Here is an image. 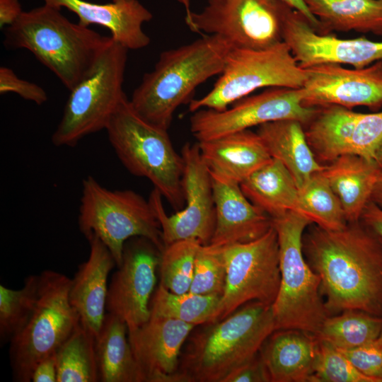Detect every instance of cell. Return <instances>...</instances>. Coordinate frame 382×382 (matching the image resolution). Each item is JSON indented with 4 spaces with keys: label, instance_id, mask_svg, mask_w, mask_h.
Listing matches in <instances>:
<instances>
[{
    "label": "cell",
    "instance_id": "6da1fadb",
    "mask_svg": "<svg viewBox=\"0 0 382 382\" xmlns=\"http://www.w3.org/2000/svg\"><path fill=\"white\" fill-rule=\"evenodd\" d=\"M302 245L330 316L356 309L382 317V239L372 229L361 220L340 230L311 224Z\"/></svg>",
    "mask_w": 382,
    "mask_h": 382
},
{
    "label": "cell",
    "instance_id": "7a4b0ae2",
    "mask_svg": "<svg viewBox=\"0 0 382 382\" xmlns=\"http://www.w3.org/2000/svg\"><path fill=\"white\" fill-rule=\"evenodd\" d=\"M233 48L224 38L207 35L163 51L133 91L132 108L149 123L168 130L175 110L190 100L196 88L222 73Z\"/></svg>",
    "mask_w": 382,
    "mask_h": 382
},
{
    "label": "cell",
    "instance_id": "3957f363",
    "mask_svg": "<svg viewBox=\"0 0 382 382\" xmlns=\"http://www.w3.org/2000/svg\"><path fill=\"white\" fill-rule=\"evenodd\" d=\"M274 330L272 305L257 301L205 324L187 337L180 359L182 382H222L233 369L257 354Z\"/></svg>",
    "mask_w": 382,
    "mask_h": 382
},
{
    "label": "cell",
    "instance_id": "277c9868",
    "mask_svg": "<svg viewBox=\"0 0 382 382\" xmlns=\"http://www.w3.org/2000/svg\"><path fill=\"white\" fill-rule=\"evenodd\" d=\"M8 49H26L71 91L90 71L112 40L71 22L61 9L45 4L4 30Z\"/></svg>",
    "mask_w": 382,
    "mask_h": 382
},
{
    "label": "cell",
    "instance_id": "5b68a950",
    "mask_svg": "<svg viewBox=\"0 0 382 382\" xmlns=\"http://www.w3.org/2000/svg\"><path fill=\"white\" fill-rule=\"evenodd\" d=\"M105 130L125 168L132 175L151 182L175 210L182 209L185 203L182 185L183 160L175 149L168 130L141 117L127 97Z\"/></svg>",
    "mask_w": 382,
    "mask_h": 382
},
{
    "label": "cell",
    "instance_id": "8992f818",
    "mask_svg": "<svg viewBox=\"0 0 382 382\" xmlns=\"http://www.w3.org/2000/svg\"><path fill=\"white\" fill-rule=\"evenodd\" d=\"M310 220L290 211L272 219L279 243L280 284L272 303L276 330L296 329L316 335L330 316L320 279L307 262L302 239Z\"/></svg>",
    "mask_w": 382,
    "mask_h": 382
},
{
    "label": "cell",
    "instance_id": "52a82bcc",
    "mask_svg": "<svg viewBox=\"0 0 382 382\" xmlns=\"http://www.w3.org/2000/svg\"><path fill=\"white\" fill-rule=\"evenodd\" d=\"M78 223L87 238L96 236L108 248L118 267L124 245L144 237L161 252L165 248L158 220L148 200L131 190H109L88 175L83 180Z\"/></svg>",
    "mask_w": 382,
    "mask_h": 382
},
{
    "label": "cell",
    "instance_id": "ba28073f",
    "mask_svg": "<svg viewBox=\"0 0 382 382\" xmlns=\"http://www.w3.org/2000/svg\"><path fill=\"white\" fill-rule=\"evenodd\" d=\"M127 51L112 38L90 71L70 91L52 136L54 146H74L86 136L106 129L126 98L122 85Z\"/></svg>",
    "mask_w": 382,
    "mask_h": 382
},
{
    "label": "cell",
    "instance_id": "9c48e42d",
    "mask_svg": "<svg viewBox=\"0 0 382 382\" xmlns=\"http://www.w3.org/2000/svg\"><path fill=\"white\" fill-rule=\"evenodd\" d=\"M40 275L39 296L33 312L23 329L10 342L15 381H31L35 365L54 354L80 323L69 301L71 279L52 270H45Z\"/></svg>",
    "mask_w": 382,
    "mask_h": 382
},
{
    "label": "cell",
    "instance_id": "30bf717a",
    "mask_svg": "<svg viewBox=\"0 0 382 382\" xmlns=\"http://www.w3.org/2000/svg\"><path fill=\"white\" fill-rule=\"evenodd\" d=\"M212 90L191 100L189 110L222 111L260 88H301L306 80L301 68L284 42L262 50L233 48Z\"/></svg>",
    "mask_w": 382,
    "mask_h": 382
},
{
    "label": "cell",
    "instance_id": "8fae6325",
    "mask_svg": "<svg viewBox=\"0 0 382 382\" xmlns=\"http://www.w3.org/2000/svg\"><path fill=\"white\" fill-rule=\"evenodd\" d=\"M286 6L279 0H209L185 20L192 31L220 36L233 48L262 50L283 41Z\"/></svg>",
    "mask_w": 382,
    "mask_h": 382
},
{
    "label": "cell",
    "instance_id": "7c38bea8",
    "mask_svg": "<svg viewBox=\"0 0 382 382\" xmlns=\"http://www.w3.org/2000/svg\"><path fill=\"white\" fill-rule=\"evenodd\" d=\"M220 247L226 265V279L215 321L250 301L272 305L280 284L279 243L273 225L254 241Z\"/></svg>",
    "mask_w": 382,
    "mask_h": 382
},
{
    "label": "cell",
    "instance_id": "4fadbf2b",
    "mask_svg": "<svg viewBox=\"0 0 382 382\" xmlns=\"http://www.w3.org/2000/svg\"><path fill=\"white\" fill-rule=\"evenodd\" d=\"M181 156L185 207L168 215L162 202L163 197L155 188L149 201L160 224L165 246L186 239H197L202 245H208L216 223L212 176L202 158L198 142L184 144Z\"/></svg>",
    "mask_w": 382,
    "mask_h": 382
},
{
    "label": "cell",
    "instance_id": "5bb4252c",
    "mask_svg": "<svg viewBox=\"0 0 382 382\" xmlns=\"http://www.w3.org/2000/svg\"><path fill=\"white\" fill-rule=\"evenodd\" d=\"M316 110L317 107L303 105L302 87H270L237 100L225 110L192 112L190 128L197 141H202L277 120H297L304 126Z\"/></svg>",
    "mask_w": 382,
    "mask_h": 382
},
{
    "label": "cell",
    "instance_id": "9a60e30c",
    "mask_svg": "<svg viewBox=\"0 0 382 382\" xmlns=\"http://www.w3.org/2000/svg\"><path fill=\"white\" fill-rule=\"evenodd\" d=\"M161 254L144 237L132 238L124 245L121 264L108 285L106 310L124 320L128 330L140 327L150 318L151 298Z\"/></svg>",
    "mask_w": 382,
    "mask_h": 382
},
{
    "label": "cell",
    "instance_id": "2e32d148",
    "mask_svg": "<svg viewBox=\"0 0 382 382\" xmlns=\"http://www.w3.org/2000/svg\"><path fill=\"white\" fill-rule=\"evenodd\" d=\"M282 40L303 69L323 64L363 68L382 60V42L319 33L302 13L289 6L284 16Z\"/></svg>",
    "mask_w": 382,
    "mask_h": 382
},
{
    "label": "cell",
    "instance_id": "e0dca14e",
    "mask_svg": "<svg viewBox=\"0 0 382 382\" xmlns=\"http://www.w3.org/2000/svg\"><path fill=\"white\" fill-rule=\"evenodd\" d=\"M304 69L303 103L307 107H382V60L363 68L323 64Z\"/></svg>",
    "mask_w": 382,
    "mask_h": 382
},
{
    "label": "cell",
    "instance_id": "ac0fdd59",
    "mask_svg": "<svg viewBox=\"0 0 382 382\" xmlns=\"http://www.w3.org/2000/svg\"><path fill=\"white\" fill-rule=\"evenodd\" d=\"M195 326L165 317H150L140 327L128 330V339L144 382H182L180 357Z\"/></svg>",
    "mask_w": 382,
    "mask_h": 382
},
{
    "label": "cell",
    "instance_id": "d6986e66",
    "mask_svg": "<svg viewBox=\"0 0 382 382\" xmlns=\"http://www.w3.org/2000/svg\"><path fill=\"white\" fill-rule=\"evenodd\" d=\"M45 4L75 13L79 23L85 27L98 25L108 28L111 37L129 50H140L150 44V37L142 29L152 13L138 0H112L97 4L85 0H43Z\"/></svg>",
    "mask_w": 382,
    "mask_h": 382
},
{
    "label": "cell",
    "instance_id": "ffe728a7",
    "mask_svg": "<svg viewBox=\"0 0 382 382\" xmlns=\"http://www.w3.org/2000/svg\"><path fill=\"white\" fill-rule=\"evenodd\" d=\"M212 180L216 223L210 245L247 243L270 230L272 219L245 197L240 184L212 176Z\"/></svg>",
    "mask_w": 382,
    "mask_h": 382
},
{
    "label": "cell",
    "instance_id": "44dd1931",
    "mask_svg": "<svg viewBox=\"0 0 382 382\" xmlns=\"http://www.w3.org/2000/svg\"><path fill=\"white\" fill-rule=\"evenodd\" d=\"M87 240L90 254L71 279L69 296L81 323L96 336L106 315L108 278L116 263L99 238L90 236Z\"/></svg>",
    "mask_w": 382,
    "mask_h": 382
},
{
    "label": "cell",
    "instance_id": "7402d4cb",
    "mask_svg": "<svg viewBox=\"0 0 382 382\" xmlns=\"http://www.w3.org/2000/svg\"><path fill=\"white\" fill-rule=\"evenodd\" d=\"M198 144L210 175L238 184L272 159L259 134L249 129Z\"/></svg>",
    "mask_w": 382,
    "mask_h": 382
},
{
    "label": "cell",
    "instance_id": "603a6c76",
    "mask_svg": "<svg viewBox=\"0 0 382 382\" xmlns=\"http://www.w3.org/2000/svg\"><path fill=\"white\" fill-rule=\"evenodd\" d=\"M318 342L315 335L303 330H274L260 350L271 382H309Z\"/></svg>",
    "mask_w": 382,
    "mask_h": 382
},
{
    "label": "cell",
    "instance_id": "cb8c5ba5",
    "mask_svg": "<svg viewBox=\"0 0 382 382\" xmlns=\"http://www.w3.org/2000/svg\"><path fill=\"white\" fill-rule=\"evenodd\" d=\"M381 169L374 160L354 154L342 155L325 165L321 172L339 198L348 223L361 219Z\"/></svg>",
    "mask_w": 382,
    "mask_h": 382
},
{
    "label": "cell",
    "instance_id": "d4e9b609",
    "mask_svg": "<svg viewBox=\"0 0 382 382\" xmlns=\"http://www.w3.org/2000/svg\"><path fill=\"white\" fill-rule=\"evenodd\" d=\"M271 157L281 161L301 188L325 166L316 158L306 138L302 123L294 120L273 121L258 126L256 132Z\"/></svg>",
    "mask_w": 382,
    "mask_h": 382
},
{
    "label": "cell",
    "instance_id": "484cf974",
    "mask_svg": "<svg viewBox=\"0 0 382 382\" xmlns=\"http://www.w3.org/2000/svg\"><path fill=\"white\" fill-rule=\"evenodd\" d=\"M95 351L100 382H144L134 356L124 320L106 313L95 336Z\"/></svg>",
    "mask_w": 382,
    "mask_h": 382
},
{
    "label": "cell",
    "instance_id": "4316f807",
    "mask_svg": "<svg viewBox=\"0 0 382 382\" xmlns=\"http://www.w3.org/2000/svg\"><path fill=\"white\" fill-rule=\"evenodd\" d=\"M240 187L245 197L272 219L296 210L299 188L288 169L276 158H272Z\"/></svg>",
    "mask_w": 382,
    "mask_h": 382
},
{
    "label": "cell",
    "instance_id": "83f0119b",
    "mask_svg": "<svg viewBox=\"0 0 382 382\" xmlns=\"http://www.w3.org/2000/svg\"><path fill=\"white\" fill-rule=\"evenodd\" d=\"M358 116L359 112L340 105L317 107L315 115L303 127L307 142L320 164H328L342 155L349 154Z\"/></svg>",
    "mask_w": 382,
    "mask_h": 382
},
{
    "label": "cell",
    "instance_id": "f1b7e54d",
    "mask_svg": "<svg viewBox=\"0 0 382 382\" xmlns=\"http://www.w3.org/2000/svg\"><path fill=\"white\" fill-rule=\"evenodd\" d=\"M320 21L323 34L330 30L382 35V0H303Z\"/></svg>",
    "mask_w": 382,
    "mask_h": 382
},
{
    "label": "cell",
    "instance_id": "f546056e",
    "mask_svg": "<svg viewBox=\"0 0 382 382\" xmlns=\"http://www.w3.org/2000/svg\"><path fill=\"white\" fill-rule=\"evenodd\" d=\"M382 317L349 309L328 316L316 337L339 349L356 348L378 339Z\"/></svg>",
    "mask_w": 382,
    "mask_h": 382
},
{
    "label": "cell",
    "instance_id": "4dcf8cb0",
    "mask_svg": "<svg viewBox=\"0 0 382 382\" xmlns=\"http://www.w3.org/2000/svg\"><path fill=\"white\" fill-rule=\"evenodd\" d=\"M321 171L313 173L299 189L294 212L323 228L340 230L348 221L339 198Z\"/></svg>",
    "mask_w": 382,
    "mask_h": 382
},
{
    "label": "cell",
    "instance_id": "1f68e13d",
    "mask_svg": "<svg viewBox=\"0 0 382 382\" xmlns=\"http://www.w3.org/2000/svg\"><path fill=\"white\" fill-rule=\"evenodd\" d=\"M57 382H98L95 335L81 322L55 352Z\"/></svg>",
    "mask_w": 382,
    "mask_h": 382
},
{
    "label": "cell",
    "instance_id": "d6a6232c",
    "mask_svg": "<svg viewBox=\"0 0 382 382\" xmlns=\"http://www.w3.org/2000/svg\"><path fill=\"white\" fill-rule=\"evenodd\" d=\"M221 296L178 294L159 284L151 302V316L181 320L195 326L216 320ZM150 316V317H151Z\"/></svg>",
    "mask_w": 382,
    "mask_h": 382
},
{
    "label": "cell",
    "instance_id": "836d02e7",
    "mask_svg": "<svg viewBox=\"0 0 382 382\" xmlns=\"http://www.w3.org/2000/svg\"><path fill=\"white\" fill-rule=\"evenodd\" d=\"M40 275L25 278L23 287L11 289L0 285V338L11 342L25 327L39 296Z\"/></svg>",
    "mask_w": 382,
    "mask_h": 382
},
{
    "label": "cell",
    "instance_id": "e575fe53",
    "mask_svg": "<svg viewBox=\"0 0 382 382\" xmlns=\"http://www.w3.org/2000/svg\"><path fill=\"white\" fill-rule=\"evenodd\" d=\"M201 245L197 239H186L165 246L159 264L160 284L174 294L189 292Z\"/></svg>",
    "mask_w": 382,
    "mask_h": 382
},
{
    "label": "cell",
    "instance_id": "d590c367",
    "mask_svg": "<svg viewBox=\"0 0 382 382\" xmlns=\"http://www.w3.org/2000/svg\"><path fill=\"white\" fill-rule=\"evenodd\" d=\"M226 279V265L221 248L210 244L201 245L195 257L189 292L222 296Z\"/></svg>",
    "mask_w": 382,
    "mask_h": 382
},
{
    "label": "cell",
    "instance_id": "8d00e7d4",
    "mask_svg": "<svg viewBox=\"0 0 382 382\" xmlns=\"http://www.w3.org/2000/svg\"><path fill=\"white\" fill-rule=\"evenodd\" d=\"M318 341L314 369L309 382H374L357 370L339 349L325 341Z\"/></svg>",
    "mask_w": 382,
    "mask_h": 382
},
{
    "label": "cell",
    "instance_id": "74e56055",
    "mask_svg": "<svg viewBox=\"0 0 382 382\" xmlns=\"http://www.w3.org/2000/svg\"><path fill=\"white\" fill-rule=\"evenodd\" d=\"M382 143V112L359 113L349 146V154L374 160Z\"/></svg>",
    "mask_w": 382,
    "mask_h": 382
},
{
    "label": "cell",
    "instance_id": "f35d334b",
    "mask_svg": "<svg viewBox=\"0 0 382 382\" xmlns=\"http://www.w3.org/2000/svg\"><path fill=\"white\" fill-rule=\"evenodd\" d=\"M352 364L374 382H382V342L376 340L349 349H340Z\"/></svg>",
    "mask_w": 382,
    "mask_h": 382
},
{
    "label": "cell",
    "instance_id": "ab89813d",
    "mask_svg": "<svg viewBox=\"0 0 382 382\" xmlns=\"http://www.w3.org/2000/svg\"><path fill=\"white\" fill-rule=\"evenodd\" d=\"M14 93L25 100L42 105L47 100L45 91L40 86L19 78L6 66L0 67V93Z\"/></svg>",
    "mask_w": 382,
    "mask_h": 382
},
{
    "label": "cell",
    "instance_id": "60d3db41",
    "mask_svg": "<svg viewBox=\"0 0 382 382\" xmlns=\"http://www.w3.org/2000/svg\"><path fill=\"white\" fill-rule=\"evenodd\" d=\"M222 382H271V378L259 352L251 359L230 372Z\"/></svg>",
    "mask_w": 382,
    "mask_h": 382
},
{
    "label": "cell",
    "instance_id": "b9f144b4",
    "mask_svg": "<svg viewBox=\"0 0 382 382\" xmlns=\"http://www.w3.org/2000/svg\"><path fill=\"white\" fill-rule=\"evenodd\" d=\"M33 382H57L55 353L40 361L31 374Z\"/></svg>",
    "mask_w": 382,
    "mask_h": 382
},
{
    "label": "cell",
    "instance_id": "7bdbcfd3",
    "mask_svg": "<svg viewBox=\"0 0 382 382\" xmlns=\"http://www.w3.org/2000/svg\"><path fill=\"white\" fill-rule=\"evenodd\" d=\"M382 239V209L373 202L366 205L361 219Z\"/></svg>",
    "mask_w": 382,
    "mask_h": 382
},
{
    "label": "cell",
    "instance_id": "ee69618b",
    "mask_svg": "<svg viewBox=\"0 0 382 382\" xmlns=\"http://www.w3.org/2000/svg\"><path fill=\"white\" fill-rule=\"evenodd\" d=\"M22 13L18 0H0V28L12 25Z\"/></svg>",
    "mask_w": 382,
    "mask_h": 382
},
{
    "label": "cell",
    "instance_id": "f6af8a7d",
    "mask_svg": "<svg viewBox=\"0 0 382 382\" xmlns=\"http://www.w3.org/2000/svg\"><path fill=\"white\" fill-rule=\"evenodd\" d=\"M291 8L302 13L308 21L313 29L321 34H323V28L320 21L310 12L307 6L303 0H279Z\"/></svg>",
    "mask_w": 382,
    "mask_h": 382
},
{
    "label": "cell",
    "instance_id": "bcb514c9",
    "mask_svg": "<svg viewBox=\"0 0 382 382\" xmlns=\"http://www.w3.org/2000/svg\"><path fill=\"white\" fill-rule=\"evenodd\" d=\"M370 201L382 209V169H381L376 178Z\"/></svg>",
    "mask_w": 382,
    "mask_h": 382
},
{
    "label": "cell",
    "instance_id": "7dc6e473",
    "mask_svg": "<svg viewBox=\"0 0 382 382\" xmlns=\"http://www.w3.org/2000/svg\"><path fill=\"white\" fill-rule=\"evenodd\" d=\"M374 161L378 166L382 169V143L376 151Z\"/></svg>",
    "mask_w": 382,
    "mask_h": 382
},
{
    "label": "cell",
    "instance_id": "c3c4849f",
    "mask_svg": "<svg viewBox=\"0 0 382 382\" xmlns=\"http://www.w3.org/2000/svg\"><path fill=\"white\" fill-rule=\"evenodd\" d=\"M178 1L185 6V11H186L185 17H188L192 12L190 8V0H178Z\"/></svg>",
    "mask_w": 382,
    "mask_h": 382
},
{
    "label": "cell",
    "instance_id": "681fc988",
    "mask_svg": "<svg viewBox=\"0 0 382 382\" xmlns=\"http://www.w3.org/2000/svg\"><path fill=\"white\" fill-rule=\"evenodd\" d=\"M378 340V341L382 342V330H381V332L380 336H379Z\"/></svg>",
    "mask_w": 382,
    "mask_h": 382
}]
</instances>
